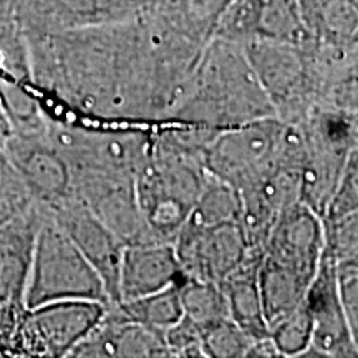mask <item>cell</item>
Returning <instances> with one entry per match:
<instances>
[{
	"label": "cell",
	"instance_id": "cell-1",
	"mask_svg": "<svg viewBox=\"0 0 358 358\" xmlns=\"http://www.w3.org/2000/svg\"><path fill=\"white\" fill-rule=\"evenodd\" d=\"M25 40L45 113L122 124L166 123L206 45L158 12Z\"/></svg>",
	"mask_w": 358,
	"mask_h": 358
},
{
	"label": "cell",
	"instance_id": "cell-2",
	"mask_svg": "<svg viewBox=\"0 0 358 358\" xmlns=\"http://www.w3.org/2000/svg\"><path fill=\"white\" fill-rule=\"evenodd\" d=\"M164 124L155 129L151 155L136 174L134 187L153 241L174 243L209 176L204 153L219 129Z\"/></svg>",
	"mask_w": 358,
	"mask_h": 358
},
{
	"label": "cell",
	"instance_id": "cell-3",
	"mask_svg": "<svg viewBox=\"0 0 358 358\" xmlns=\"http://www.w3.org/2000/svg\"><path fill=\"white\" fill-rule=\"evenodd\" d=\"M275 116L243 45L209 38L166 123L226 129Z\"/></svg>",
	"mask_w": 358,
	"mask_h": 358
},
{
	"label": "cell",
	"instance_id": "cell-4",
	"mask_svg": "<svg viewBox=\"0 0 358 358\" xmlns=\"http://www.w3.org/2000/svg\"><path fill=\"white\" fill-rule=\"evenodd\" d=\"M322 252V219L297 201L277 217L259 252L257 282L268 327L306 301Z\"/></svg>",
	"mask_w": 358,
	"mask_h": 358
},
{
	"label": "cell",
	"instance_id": "cell-5",
	"mask_svg": "<svg viewBox=\"0 0 358 358\" xmlns=\"http://www.w3.org/2000/svg\"><path fill=\"white\" fill-rule=\"evenodd\" d=\"M57 301H93L108 303L105 284L82 250L43 211L25 289V307Z\"/></svg>",
	"mask_w": 358,
	"mask_h": 358
},
{
	"label": "cell",
	"instance_id": "cell-6",
	"mask_svg": "<svg viewBox=\"0 0 358 358\" xmlns=\"http://www.w3.org/2000/svg\"><path fill=\"white\" fill-rule=\"evenodd\" d=\"M299 122L306 138L301 201L320 217L348 159L358 151V113L313 106Z\"/></svg>",
	"mask_w": 358,
	"mask_h": 358
},
{
	"label": "cell",
	"instance_id": "cell-7",
	"mask_svg": "<svg viewBox=\"0 0 358 358\" xmlns=\"http://www.w3.org/2000/svg\"><path fill=\"white\" fill-rule=\"evenodd\" d=\"M47 134L70 168L123 173L136 178L151 155L155 129L92 127L78 120L48 116Z\"/></svg>",
	"mask_w": 358,
	"mask_h": 358
},
{
	"label": "cell",
	"instance_id": "cell-8",
	"mask_svg": "<svg viewBox=\"0 0 358 358\" xmlns=\"http://www.w3.org/2000/svg\"><path fill=\"white\" fill-rule=\"evenodd\" d=\"M243 48L277 118L282 122L306 118L315 105L313 40L306 45L252 40Z\"/></svg>",
	"mask_w": 358,
	"mask_h": 358
},
{
	"label": "cell",
	"instance_id": "cell-9",
	"mask_svg": "<svg viewBox=\"0 0 358 358\" xmlns=\"http://www.w3.org/2000/svg\"><path fill=\"white\" fill-rule=\"evenodd\" d=\"M282 131L277 116L219 129L206 148V171L236 191L254 185L279 163Z\"/></svg>",
	"mask_w": 358,
	"mask_h": 358
},
{
	"label": "cell",
	"instance_id": "cell-10",
	"mask_svg": "<svg viewBox=\"0 0 358 358\" xmlns=\"http://www.w3.org/2000/svg\"><path fill=\"white\" fill-rule=\"evenodd\" d=\"M106 303L57 301L27 308L12 357L64 358L98 324Z\"/></svg>",
	"mask_w": 358,
	"mask_h": 358
},
{
	"label": "cell",
	"instance_id": "cell-11",
	"mask_svg": "<svg viewBox=\"0 0 358 358\" xmlns=\"http://www.w3.org/2000/svg\"><path fill=\"white\" fill-rule=\"evenodd\" d=\"M70 198L82 203L124 245L153 241L143 219L134 176L88 168H70Z\"/></svg>",
	"mask_w": 358,
	"mask_h": 358
},
{
	"label": "cell",
	"instance_id": "cell-12",
	"mask_svg": "<svg viewBox=\"0 0 358 358\" xmlns=\"http://www.w3.org/2000/svg\"><path fill=\"white\" fill-rule=\"evenodd\" d=\"M173 245L186 279L217 285L256 254L239 221L209 226L186 221Z\"/></svg>",
	"mask_w": 358,
	"mask_h": 358
},
{
	"label": "cell",
	"instance_id": "cell-13",
	"mask_svg": "<svg viewBox=\"0 0 358 358\" xmlns=\"http://www.w3.org/2000/svg\"><path fill=\"white\" fill-rule=\"evenodd\" d=\"M145 10L143 0H8V17L24 35L116 24Z\"/></svg>",
	"mask_w": 358,
	"mask_h": 358
},
{
	"label": "cell",
	"instance_id": "cell-14",
	"mask_svg": "<svg viewBox=\"0 0 358 358\" xmlns=\"http://www.w3.org/2000/svg\"><path fill=\"white\" fill-rule=\"evenodd\" d=\"M6 161L22 179L34 203L45 211L70 199V166L50 141L47 129L37 134H13Z\"/></svg>",
	"mask_w": 358,
	"mask_h": 358
},
{
	"label": "cell",
	"instance_id": "cell-15",
	"mask_svg": "<svg viewBox=\"0 0 358 358\" xmlns=\"http://www.w3.org/2000/svg\"><path fill=\"white\" fill-rule=\"evenodd\" d=\"M306 302L312 315L313 332L310 347L302 358H357L358 338L340 303L335 262L325 249Z\"/></svg>",
	"mask_w": 358,
	"mask_h": 358
},
{
	"label": "cell",
	"instance_id": "cell-16",
	"mask_svg": "<svg viewBox=\"0 0 358 358\" xmlns=\"http://www.w3.org/2000/svg\"><path fill=\"white\" fill-rule=\"evenodd\" d=\"M73 358H171L164 334L127 319L115 302L73 350Z\"/></svg>",
	"mask_w": 358,
	"mask_h": 358
},
{
	"label": "cell",
	"instance_id": "cell-17",
	"mask_svg": "<svg viewBox=\"0 0 358 358\" xmlns=\"http://www.w3.org/2000/svg\"><path fill=\"white\" fill-rule=\"evenodd\" d=\"M45 211V209H43ZM48 213L82 250L105 284L110 302L118 301V272L124 244L77 199L70 198Z\"/></svg>",
	"mask_w": 358,
	"mask_h": 358
},
{
	"label": "cell",
	"instance_id": "cell-18",
	"mask_svg": "<svg viewBox=\"0 0 358 358\" xmlns=\"http://www.w3.org/2000/svg\"><path fill=\"white\" fill-rule=\"evenodd\" d=\"M241 201V226L252 252H261L268 232L289 206L301 201V173L282 164L254 185L237 191Z\"/></svg>",
	"mask_w": 358,
	"mask_h": 358
},
{
	"label": "cell",
	"instance_id": "cell-19",
	"mask_svg": "<svg viewBox=\"0 0 358 358\" xmlns=\"http://www.w3.org/2000/svg\"><path fill=\"white\" fill-rule=\"evenodd\" d=\"M185 280L173 243L128 244L123 248L122 262L118 272V301L127 302L133 299L159 292Z\"/></svg>",
	"mask_w": 358,
	"mask_h": 358
},
{
	"label": "cell",
	"instance_id": "cell-20",
	"mask_svg": "<svg viewBox=\"0 0 358 358\" xmlns=\"http://www.w3.org/2000/svg\"><path fill=\"white\" fill-rule=\"evenodd\" d=\"M43 209L32 204L0 227V306L25 303V289Z\"/></svg>",
	"mask_w": 358,
	"mask_h": 358
},
{
	"label": "cell",
	"instance_id": "cell-21",
	"mask_svg": "<svg viewBox=\"0 0 358 358\" xmlns=\"http://www.w3.org/2000/svg\"><path fill=\"white\" fill-rule=\"evenodd\" d=\"M303 24L315 43L327 47L358 48L357 0H297Z\"/></svg>",
	"mask_w": 358,
	"mask_h": 358
},
{
	"label": "cell",
	"instance_id": "cell-22",
	"mask_svg": "<svg viewBox=\"0 0 358 358\" xmlns=\"http://www.w3.org/2000/svg\"><path fill=\"white\" fill-rule=\"evenodd\" d=\"M257 262L259 254H254L222 284H219L226 295L229 319L252 338L268 335V325L259 292Z\"/></svg>",
	"mask_w": 358,
	"mask_h": 358
},
{
	"label": "cell",
	"instance_id": "cell-23",
	"mask_svg": "<svg viewBox=\"0 0 358 358\" xmlns=\"http://www.w3.org/2000/svg\"><path fill=\"white\" fill-rule=\"evenodd\" d=\"M179 284H174L159 292L145 295V297L115 303L127 319L164 334L182 317Z\"/></svg>",
	"mask_w": 358,
	"mask_h": 358
},
{
	"label": "cell",
	"instance_id": "cell-24",
	"mask_svg": "<svg viewBox=\"0 0 358 358\" xmlns=\"http://www.w3.org/2000/svg\"><path fill=\"white\" fill-rule=\"evenodd\" d=\"M182 315L194 322L201 330L229 319L227 301L221 285L213 282L186 279L179 284Z\"/></svg>",
	"mask_w": 358,
	"mask_h": 358
},
{
	"label": "cell",
	"instance_id": "cell-25",
	"mask_svg": "<svg viewBox=\"0 0 358 358\" xmlns=\"http://www.w3.org/2000/svg\"><path fill=\"white\" fill-rule=\"evenodd\" d=\"M186 221L201 224V226L231 221L241 222L239 194H237L234 187L209 174L203 191H201L199 198Z\"/></svg>",
	"mask_w": 358,
	"mask_h": 358
},
{
	"label": "cell",
	"instance_id": "cell-26",
	"mask_svg": "<svg viewBox=\"0 0 358 358\" xmlns=\"http://www.w3.org/2000/svg\"><path fill=\"white\" fill-rule=\"evenodd\" d=\"M312 332V315L306 301L268 327V337L282 358H302L310 347Z\"/></svg>",
	"mask_w": 358,
	"mask_h": 358
},
{
	"label": "cell",
	"instance_id": "cell-27",
	"mask_svg": "<svg viewBox=\"0 0 358 358\" xmlns=\"http://www.w3.org/2000/svg\"><path fill=\"white\" fill-rule=\"evenodd\" d=\"M0 78L30 82L25 35L7 17H0Z\"/></svg>",
	"mask_w": 358,
	"mask_h": 358
},
{
	"label": "cell",
	"instance_id": "cell-28",
	"mask_svg": "<svg viewBox=\"0 0 358 358\" xmlns=\"http://www.w3.org/2000/svg\"><path fill=\"white\" fill-rule=\"evenodd\" d=\"M252 337L231 319L203 330V353L208 358H245Z\"/></svg>",
	"mask_w": 358,
	"mask_h": 358
},
{
	"label": "cell",
	"instance_id": "cell-29",
	"mask_svg": "<svg viewBox=\"0 0 358 358\" xmlns=\"http://www.w3.org/2000/svg\"><path fill=\"white\" fill-rule=\"evenodd\" d=\"M352 214H358V151L348 159L337 189L327 203L320 219L322 222H334Z\"/></svg>",
	"mask_w": 358,
	"mask_h": 358
},
{
	"label": "cell",
	"instance_id": "cell-30",
	"mask_svg": "<svg viewBox=\"0 0 358 358\" xmlns=\"http://www.w3.org/2000/svg\"><path fill=\"white\" fill-rule=\"evenodd\" d=\"M35 204L29 191L6 159L0 161V227Z\"/></svg>",
	"mask_w": 358,
	"mask_h": 358
},
{
	"label": "cell",
	"instance_id": "cell-31",
	"mask_svg": "<svg viewBox=\"0 0 358 358\" xmlns=\"http://www.w3.org/2000/svg\"><path fill=\"white\" fill-rule=\"evenodd\" d=\"M164 342L171 358H204L203 330L185 315L164 332Z\"/></svg>",
	"mask_w": 358,
	"mask_h": 358
},
{
	"label": "cell",
	"instance_id": "cell-32",
	"mask_svg": "<svg viewBox=\"0 0 358 358\" xmlns=\"http://www.w3.org/2000/svg\"><path fill=\"white\" fill-rule=\"evenodd\" d=\"M335 279L340 303L352 327V332L358 338V259L335 262Z\"/></svg>",
	"mask_w": 358,
	"mask_h": 358
},
{
	"label": "cell",
	"instance_id": "cell-33",
	"mask_svg": "<svg viewBox=\"0 0 358 358\" xmlns=\"http://www.w3.org/2000/svg\"><path fill=\"white\" fill-rule=\"evenodd\" d=\"M245 358H282L279 350H277L272 338L266 335V337L254 338L250 343L248 355Z\"/></svg>",
	"mask_w": 358,
	"mask_h": 358
},
{
	"label": "cell",
	"instance_id": "cell-34",
	"mask_svg": "<svg viewBox=\"0 0 358 358\" xmlns=\"http://www.w3.org/2000/svg\"><path fill=\"white\" fill-rule=\"evenodd\" d=\"M13 136V128L10 123V118H8L6 106H3L2 100H0V161L6 159V153L8 143H10Z\"/></svg>",
	"mask_w": 358,
	"mask_h": 358
},
{
	"label": "cell",
	"instance_id": "cell-35",
	"mask_svg": "<svg viewBox=\"0 0 358 358\" xmlns=\"http://www.w3.org/2000/svg\"><path fill=\"white\" fill-rule=\"evenodd\" d=\"M0 17H8V0H0Z\"/></svg>",
	"mask_w": 358,
	"mask_h": 358
}]
</instances>
